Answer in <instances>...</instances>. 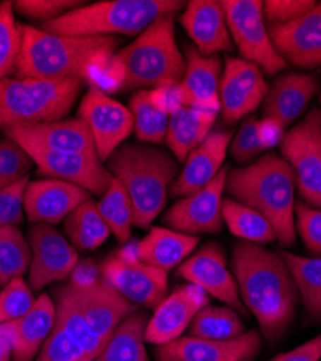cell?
<instances>
[{"label": "cell", "instance_id": "obj_8", "mask_svg": "<svg viewBox=\"0 0 321 361\" xmlns=\"http://www.w3.org/2000/svg\"><path fill=\"white\" fill-rule=\"evenodd\" d=\"M231 41L243 59L274 75L286 68L284 58L275 49L265 26L264 2L259 0H223L222 2Z\"/></svg>", "mask_w": 321, "mask_h": 361}, {"label": "cell", "instance_id": "obj_50", "mask_svg": "<svg viewBox=\"0 0 321 361\" xmlns=\"http://www.w3.org/2000/svg\"><path fill=\"white\" fill-rule=\"evenodd\" d=\"M11 360H12L11 340L2 329V326H0V361H11Z\"/></svg>", "mask_w": 321, "mask_h": 361}, {"label": "cell", "instance_id": "obj_41", "mask_svg": "<svg viewBox=\"0 0 321 361\" xmlns=\"http://www.w3.org/2000/svg\"><path fill=\"white\" fill-rule=\"evenodd\" d=\"M37 361H92L84 350L70 337L67 331L55 322L45 340Z\"/></svg>", "mask_w": 321, "mask_h": 361}, {"label": "cell", "instance_id": "obj_24", "mask_svg": "<svg viewBox=\"0 0 321 361\" xmlns=\"http://www.w3.org/2000/svg\"><path fill=\"white\" fill-rule=\"evenodd\" d=\"M222 78V59L219 55L204 56L194 47H186V73L180 82L183 106L219 111V85Z\"/></svg>", "mask_w": 321, "mask_h": 361}, {"label": "cell", "instance_id": "obj_11", "mask_svg": "<svg viewBox=\"0 0 321 361\" xmlns=\"http://www.w3.org/2000/svg\"><path fill=\"white\" fill-rule=\"evenodd\" d=\"M66 286L85 322L104 344L118 325L138 311L135 304L103 279H80Z\"/></svg>", "mask_w": 321, "mask_h": 361}, {"label": "cell", "instance_id": "obj_48", "mask_svg": "<svg viewBox=\"0 0 321 361\" xmlns=\"http://www.w3.org/2000/svg\"><path fill=\"white\" fill-rule=\"evenodd\" d=\"M321 360V334L304 343L303 345L284 354H278L269 361H320Z\"/></svg>", "mask_w": 321, "mask_h": 361}, {"label": "cell", "instance_id": "obj_39", "mask_svg": "<svg viewBox=\"0 0 321 361\" xmlns=\"http://www.w3.org/2000/svg\"><path fill=\"white\" fill-rule=\"evenodd\" d=\"M35 302L37 298L23 278L11 281L0 290V325L22 318Z\"/></svg>", "mask_w": 321, "mask_h": 361}, {"label": "cell", "instance_id": "obj_44", "mask_svg": "<svg viewBox=\"0 0 321 361\" xmlns=\"http://www.w3.org/2000/svg\"><path fill=\"white\" fill-rule=\"evenodd\" d=\"M296 227L308 252L321 257V208L307 202H297L294 207Z\"/></svg>", "mask_w": 321, "mask_h": 361}, {"label": "cell", "instance_id": "obj_23", "mask_svg": "<svg viewBox=\"0 0 321 361\" xmlns=\"http://www.w3.org/2000/svg\"><path fill=\"white\" fill-rule=\"evenodd\" d=\"M230 142L231 132H210L186 159L184 169L169 187L171 194L184 198L210 184L224 162Z\"/></svg>", "mask_w": 321, "mask_h": 361}, {"label": "cell", "instance_id": "obj_53", "mask_svg": "<svg viewBox=\"0 0 321 361\" xmlns=\"http://www.w3.org/2000/svg\"><path fill=\"white\" fill-rule=\"evenodd\" d=\"M320 103H321V97H320Z\"/></svg>", "mask_w": 321, "mask_h": 361}, {"label": "cell", "instance_id": "obj_33", "mask_svg": "<svg viewBox=\"0 0 321 361\" xmlns=\"http://www.w3.org/2000/svg\"><path fill=\"white\" fill-rule=\"evenodd\" d=\"M281 257L300 290L307 315L321 318V257H303L289 252H282Z\"/></svg>", "mask_w": 321, "mask_h": 361}, {"label": "cell", "instance_id": "obj_12", "mask_svg": "<svg viewBox=\"0 0 321 361\" xmlns=\"http://www.w3.org/2000/svg\"><path fill=\"white\" fill-rule=\"evenodd\" d=\"M78 117L89 126L102 162L107 161L135 129L131 110L95 85H90L83 97Z\"/></svg>", "mask_w": 321, "mask_h": 361}, {"label": "cell", "instance_id": "obj_34", "mask_svg": "<svg viewBox=\"0 0 321 361\" xmlns=\"http://www.w3.org/2000/svg\"><path fill=\"white\" fill-rule=\"evenodd\" d=\"M190 337L226 341L245 334L239 314L230 307H204L188 326Z\"/></svg>", "mask_w": 321, "mask_h": 361}, {"label": "cell", "instance_id": "obj_32", "mask_svg": "<svg viewBox=\"0 0 321 361\" xmlns=\"http://www.w3.org/2000/svg\"><path fill=\"white\" fill-rule=\"evenodd\" d=\"M222 216L229 230L245 242L268 245L277 240L271 223L256 209L238 202L233 198H223Z\"/></svg>", "mask_w": 321, "mask_h": 361}, {"label": "cell", "instance_id": "obj_42", "mask_svg": "<svg viewBox=\"0 0 321 361\" xmlns=\"http://www.w3.org/2000/svg\"><path fill=\"white\" fill-rule=\"evenodd\" d=\"M230 155L239 164H248L265 150L259 135V120L249 116L243 120L236 136L230 142Z\"/></svg>", "mask_w": 321, "mask_h": 361}, {"label": "cell", "instance_id": "obj_38", "mask_svg": "<svg viewBox=\"0 0 321 361\" xmlns=\"http://www.w3.org/2000/svg\"><path fill=\"white\" fill-rule=\"evenodd\" d=\"M13 12V2L0 4V81L15 74L22 48L19 23Z\"/></svg>", "mask_w": 321, "mask_h": 361}, {"label": "cell", "instance_id": "obj_40", "mask_svg": "<svg viewBox=\"0 0 321 361\" xmlns=\"http://www.w3.org/2000/svg\"><path fill=\"white\" fill-rule=\"evenodd\" d=\"M32 159L16 142L0 139V191L26 178Z\"/></svg>", "mask_w": 321, "mask_h": 361}, {"label": "cell", "instance_id": "obj_45", "mask_svg": "<svg viewBox=\"0 0 321 361\" xmlns=\"http://www.w3.org/2000/svg\"><path fill=\"white\" fill-rule=\"evenodd\" d=\"M315 4L313 0H268L264 2V16L271 26H281L300 19Z\"/></svg>", "mask_w": 321, "mask_h": 361}, {"label": "cell", "instance_id": "obj_2", "mask_svg": "<svg viewBox=\"0 0 321 361\" xmlns=\"http://www.w3.org/2000/svg\"><path fill=\"white\" fill-rule=\"evenodd\" d=\"M296 187L293 168L282 158L267 154L248 166L229 171L224 191L264 216L278 242L291 247L296 245Z\"/></svg>", "mask_w": 321, "mask_h": 361}, {"label": "cell", "instance_id": "obj_29", "mask_svg": "<svg viewBox=\"0 0 321 361\" xmlns=\"http://www.w3.org/2000/svg\"><path fill=\"white\" fill-rule=\"evenodd\" d=\"M147 325V314L135 311L126 317L95 361H150L145 348Z\"/></svg>", "mask_w": 321, "mask_h": 361}, {"label": "cell", "instance_id": "obj_15", "mask_svg": "<svg viewBox=\"0 0 321 361\" xmlns=\"http://www.w3.org/2000/svg\"><path fill=\"white\" fill-rule=\"evenodd\" d=\"M229 168H222L210 184L175 202L164 223L175 231L188 235L216 234L223 228L222 195L226 188Z\"/></svg>", "mask_w": 321, "mask_h": 361}, {"label": "cell", "instance_id": "obj_20", "mask_svg": "<svg viewBox=\"0 0 321 361\" xmlns=\"http://www.w3.org/2000/svg\"><path fill=\"white\" fill-rule=\"evenodd\" d=\"M4 135L20 146L34 145L55 152L99 157L93 135L80 117L29 126H8L4 129Z\"/></svg>", "mask_w": 321, "mask_h": 361}, {"label": "cell", "instance_id": "obj_31", "mask_svg": "<svg viewBox=\"0 0 321 361\" xmlns=\"http://www.w3.org/2000/svg\"><path fill=\"white\" fill-rule=\"evenodd\" d=\"M64 230L71 245L80 250H96L110 235V228L92 198L78 205L64 220Z\"/></svg>", "mask_w": 321, "mask_h": 361}, {"label": "cell", "instance_id": "obj_47", "mask_svg": "<svg viewBox=\"0 0 321 361\" xmlns=\"http://www.w3.org/2000/svg\"><path fill=\"white\" fill-rule=\"evenodd\" d=\"M150 96L152 103L159 110L165 111L168 116L183 107V100H181L178 85H168V87L150 90Z\"/></svg>", "mask_w": 321, "mask_h": 361}, {"label": "cell", "instance_id": "obj_46", "mask_svg": "<svg viewBox=\"0 0 321 361\" xmlns=\"http://www.w3.org/2000/svg\"><path fill=\"white\" fill-rule=\"evenodd\" d=\"M29 183L28 176L0 191V227H11L23 220V192Z\"/></svg>", "mask_w": 321, "mask_h": 361}, {"label": "cell", "instance_id": "obj_21", "mask_svg": "<svg viewBox=\"0 0 321 361\" xmlns=\"http://www.w3.org/2000/svg\"><path fill=\"white\" fill-rule=\"evenodd\" d=\"M271 41L284 61L300 68L321 67V2L300 19L271 26Z\"/></svg>", "mask_w": 321, "mask_h": 361}, {"label": "cell", "instance_id": "obj_5", "mask_svg": "<svg viewBox=\"0 0 321 361\" xmlns=\"http://www.w3.org/2000/svg\"><path fill=\"white\" fill-rule=\"evenodd\" d=\"M181 0H110L80 6L51 22L44 31L63 37L140 35L158 18L175 15L186 8Z\"/></svg>", "mask_w": 321, "mask_h": 361}, {"label": "cell", "instance_id": "obj_37", "mask_svg": "<svg viewBox=\"0 0 321 361\" xmlns=\"http://www.w3.org/2000/svg\"><path fill=\"white\" fill-rule=\"evenodd\" d=\"M129 110L135 122L133 132L139 142L161 143L165 140L169 116L152 103L150 90H139L135 93Z\"/></svg>", "mask_w": 321, "mask_h": 361}, {"label": "cell", "instance_id": "obj_16", "mask_svg": "<svg viewBox=\"0 0 321 361\" xmlns=\"http://www.w3.org/2000/svg\"><path fill=\"white\" fill-rule=\"evenodd\" d=\"M178 275L191 285L217 298L236 312L246 315L235 276L227 269L223 249L212 242L200 247L178 267Z\"/></svg>", "mask_w": 321, "mask_h": 361}, {"label": "cell", "instance_id": "obj_28", "mask_svg": "<svg viewBox=\"0 0 321 361\" xmlns=\"http://www.w3.org/2000/svg\"><path fill=\"white\" fill-rule=\"evenodd\" d=\"M217 118L216 111L183 106L169 114L165 142L174 157L186 162L188 155L206 139Z\"/></svg>", "mask_w": 321, "mask_h": 361}, {"label": "cell", "instance_id": "obj_27", "mask_svg": "<svg viewBox=\"0 0 321 361\" xmlns=\"http://www.w3.org/2000/svg\"><path fill=\"white\" fill-rule=\"evenodd\" d=\"M198 237L164 227H152L139 243L135 252L139 260L152 267L168 270L183 263L197 247Z\"/></svg>", "mask_w": 321, "mask_h": 361}, {"label": "cell", "instance_id": "obj_51", "mask_svg": "<svg viewBox=\"0 0 321 361\" xmlns=\"http://www.w3.org/2000/svg\"><path fill=\"white\" fill-rule=\"evenodd\" d=\"M314 207H317V208H321V194H320V197H318V200H317V202L314 204Z\"/></svg>", "mask_w": 321, "mask_h": 361}, {"label": "cell", "instance_id": "obj_14", "mask_svg": "<svg viewBox=\"0 0 321 361\" xmlns=\"http://www.w3.org/2000/svg\"><path fill=\"white\" fill-rule=\"evenodd\" d=\"M20 147L31 157L41 175L66 180L90 194L103 197L113 180V175L96 155L55 152L34 145Z\"/></svg>", "mask_w": 321, "mask_h": 361}, {"label": "cell", "instance_id": "obj_25", "mask_svg": "<svg viewBox=\"0 0 321 361\" xmlns=\"http://www.w3.org/2000/svg\"><path fill=\"white\" fill-rule=\"evenodd\" d=\"M56 310L52 296L41 293L22 318L0 325L11 340L12 361H34L55 326Z\"/></svg>", "mask_w": 321, "mask_h": 361}, {"label": "cell", "instance_id": "obj_30", "mask_svg": "<svg viewBox=\"0 0 321 361\" xmlns=\"http://www.w3.org/2000/svg\"><path fill=\"white\" fill-rule=\"evenodd\" d=\"M54 302L56 310L55 322L63 326L70 337L84 350L92 361H95L106 344L93 333L89 324L85 322L80 310L77 308L66 285L54 290Z\"/></svg>", "mask_w": 321, "mask_h": 361}, {"label": "cell", "instance_id": "obj_4", "mask_svg": "<svg viewBox=\"0 0 321 361\" xmlns=\"http://www.w3.org/2000/svg\"><path fill=\"white\" fill-rule=\"evenodd\" d=\"M106 162L131 198L133 226L150 228L165 207L168 188L178 176L177 162L161 149L136 143L119 146Z\"/></svg>", "mask_w": 321, "mask_h": 361}, {"label": "cell", "instance_id": "obj_52", "mask_svg": "<svg viewBox=\"0 0 321 361\" xmlns=\"http://www.w3.org/2000/svg\"><path fill=\"white\" fill-rule=\"evenodd\" d=\"M243 361H250V360H243Z\"/></svg>", "mask_w": 321, "mask_h": 361}, {"label": "cell", "instance_id": "obj_36", "mask_svg": "<svg viewBox=\"0 0 321 361\" xmlns=\"http://www.w3.org/2000/svg\"><path fill=\"white\" fill-rule=\"evenodd\" d=\"M31 246L15 227H0V286L8 285L16 278H23L31 266Z\"/></svg>", "mask_w": 321, "mask_h": 361}, {"label": "cell", "instance_id": "obj_19", "mask_svg": "<svg viewBox=\"0 0 321 361\" xmlns=\"http://www.w3.org/2000/svg\"><path fill=\"white\" fill-rule=\"evenodd\" d=\"M262 347L259 331L253 329L238 338L217 341L197 337H180L157 345L158 361H243L255 357Z\"/></svg>", "mask_w": 321, "mask_h": 361}, {"label": "cell", "instance_id": "obj_9", "mask_svg": "<svg viewBox=\"0 0 321 361\" xmlns=\"http://www.w3.org/2000/svg\"><path fill=\"white\" fill-rule=\"evenodd\" d=\"M99 272L104 282L135 305L155 311L168 296V274L139 260L135 246H125L107 256Z\"/></svg>", "mask_w": 321, "mask_h": 361}, {"label": "cell", "instance_id": "obj_7", "mask_svg": "<svg viewBox=\"0 0 321 361\" xmlns=\"http://www.w3.org/2000/svg\"><path fill=\"white\" fill-rule=\"evenodd\" d=\"M174 27V15L161 16L116 54L125 68V90L180 85L186 59L175 41Z\"/></svg>", "mask_w": 321, "mask_h": 361}, {"label": "cell", "instance_id": "obj_26", "mask_svg": "<svg viewBox=\"0 0 321 361\" xmlns=\"http://www.w3.org/2000/svg\"><path fill=\"white\" fill-rule=\"evenodd\" d=\"M318 90V81L308 74L288 73L278 77L262 103L264 118L286 128L304 111Z\"/></svg>", "mask_w": 321, "mask_h": 361}, {"label": "cell", "instance_id": "obj_3", "mask_svg": "<svg viewBox=\"0 0 321 361\" xmlns=\"http://www.w3.org/2000/svg\"><path fill=\"white\" fill-rule=\"evenodd\" d=\"M19 31L22 48L15 74L20 78H87L119 45L118 38L107 35L63 37L29 25H19Z\"/></svg>", "mask_w": 321, "mask_h": 361}, {"label": "cell", "instance_id": "obj_22", "mask_svg": "<svg viewBox=\"0 0 321 361\" xmlns=\"http://www.w3.org/2000/svg\"><path fill=\"white\" fill-rule=\"evenodd\" d=\"M180 23L193 39L195 49L204 56L233 49L222 2L191 0L180 16Z\"/></svg>", "mask_w": 321, "mask_h": 361}, {"label": "cell", "instance_id": "obj_13", "mask_svg": "<svg viewBox=\"0 0 321 361\" xmlns=\"http://www.w3.org/2000/svg\"><path fill=\"white\" fill-rule=\"evenodd\" d=\"M28 242L32 253L28 285L34 293L47 285L66 281L74 272L78 263L77 249L52 226H32Z\"/></svg>", "mask_w": 321, "mask_h": 361}, {"label": "cell", "instance_id": "obj_1", "mask_svg": "<svg viewBox=\"0 0 321 361\" xmlns=\"http://www.w3.org/2000/svg\"><path fill=\"white\" fill-rule=\"evenodd\" d=\"M231 269L245 308L269 343L278 341L296 315L297 286L284 259L260 245L242 242L231 253Z\"/></svg>", "mask_w": 321, "mask_h": 361}, {"label": "cell", "instance_id": "obj_17", "mask_svg": "<svg viewBox=\"0 0 321 361\" xmlns=\"http://www.w3.org/2000/svg\"><path fill=\"white\" fill-rule=\"evenodd\" d=\"M92 194L61 179L29 180L23 192V213L34 224H58Z\"/></svg>", "mask_w": 321, "mask_h": 361}, {"label": "cell", "instance_id": "obj_10", "mask_svg": "<svg viewBox=\"0 0 321 361\" xmlns=\"http://www.w3.org/2000/svg\"><path fill=\"white\" fill-rule=\"evenodd\" d=\"M282 159L293 168L304 201L314 207L321 194V110L313 109L303 122L285 133Z\"/></svg>", "mask_w": 321, "mask_h": 361}, {"label": "cell", "instance_id": "obj_49", "mask_svg": "<svg viewBox=\"0 0 321 361\" xmlns=\"http://www.w3.org/2000/svg\"><path fill=\"white\" fill-rule=\"evenodd\" d=\"M284 129V126H281L278 122L271 118H264L262 122H259V135L264 147L268 149L281 143L285 136Z\"/></svg>", "mask_w": 321, "mask_h": 361}, {"label": "cell", "instance_id": "obj_43", "mask_svg": "<svg viewBox=\"0 0 321 361\" xmlns=\"http://www.w3.org/2000/svg\"><path fill=\"white\" fill-rule=\"evenodd\" d=\"M80 5L83 2L78 0H18L13 2V9L28 19L44 20L47 23L80 8Z\"/></svg>", "mask_w": 321, "mask_h": 361}, {"label": "cell", "instance_id": "obj_18", "mask_svg": "<svg viewBox=\"0 0 321 361\" xmlns=\"http://www.w3.org/2000/svg\"><path fill=\"white\" fill-rule=\"evenodd\" d=\"M210 302L201 288L187 283L169 293L157 307L148 321L145 338L155 345H164L183 336L195 315Z\"/></svg>", "mask_w": 321, "mask_h": 361}, {"label": "cell", "instance_id": "obj_6", "mask_svg": "<svg viewBox=\"0 0 321 361\" xmlns=\"http://www.w3.org/2000/svg\"><path fill=\"white\" fill-rule=\"evenodd\" d=\"M83 78H6L0 81V129L58 122L68 114Z\"/></svg>", "mask_w": 321, "mask_h": 361}, {"label": "cell", "instance_id": "obj_35", "mask_svg": "<svg viewBox=\"0 0 321 361\" xmlns=\"http://www.w3.org/2000/svg\"><path fill=\"white\" fill-rule=\"evenodd\" d=\"M99 213L119 243H128L132 235L133 207L119 179L113 178L106 194L97 202Z\"/></svg>", "mask_w": 321, "mask_h": 361}]
</instances>
